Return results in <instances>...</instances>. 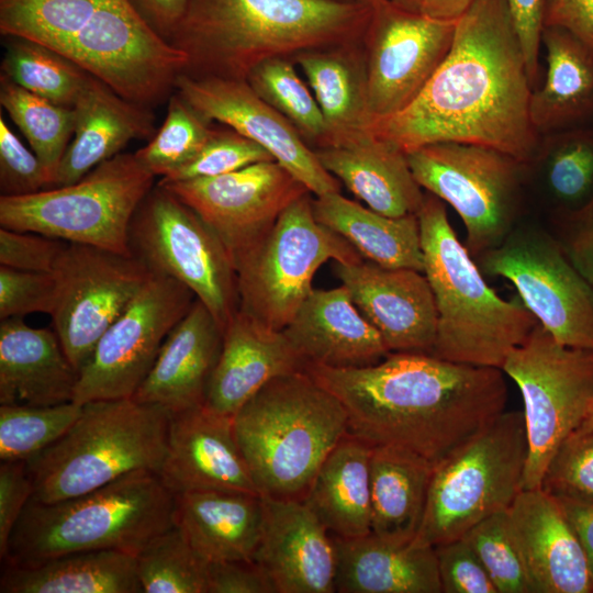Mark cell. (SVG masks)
Instances as JSON below:
<instances>
[{
    "label": "cell",
    "mask_w": 593,
    "mask_h": 593,
    "mask_svg": "<svg viewBox=\"0 0 593 593\" xmlns=\"http://www.w3.org/2000/svg\"><path fill=\"white\" fill-rule=\"evenodd\" d=\"M195 299L181 282L153 273L97 343L79 371L72 402L133 398Z\"/></svg>",
    "instance_id": "obj_15"
},
{
    "label": "cell",
    "mask_w": 593,
    "mask_h": 593,
    "mask_svg": "<svg viewBox=\"0 0 593 593\" xmlns=\"http://www.w3.org/2000/svg\"><path fill=\"white\" fill-rule=\"evenodd\" d=\"M528 439L523 412H503L437 463L413 542L438 546L507 511L523 490Z\"/></svg>",
    "instance_id": "obj_9"
},
{
    "label": "cell",
    "mask_w": 593,
    "mask_h": 593,
    "mask_svg": "<svg viewBox=\"0 0 593 593\" xmlns=\"http://www.w3.org/2000/svg\"><path fill=\"white\" fill-rule=\"evenodd\" d=\"M237 443L261 496L302 500L348 433L340 401L306 371L278 377L234 415Z\"/></svg>",
    "instance_id": "obj_7"
},
{
    "label": "cell",
    "mask_w": 593,
    "mask_h": 593,
    "mask_svg": "<svg viewBox=\"0 0 593 593\" xmlns=\"http://www.w3.org/2000/svg\"><path fill=\"white\" fill-rule=\"evenodd\" d=\"M275 160L260 145L232 128H214L199 152L166 178L167 181L211 178L249 165Z\"/></svg>",
    "instance_id": "obj_47"
},
{
    "label": "cell",
    "mask_w": 593,
    "mask_h": 593,
    "mask_svg": "<svg viewBox=\"0 0 593 593\" xmlns=\"http://www.w3.org/2000/svg\"><path fill=\"white\" fill-rule=\"evenodd\" d=\"M305 371L340 401L349 434L434 466L503 413L508 396L502 369L428 354L389 353L361 368L307 363Z\"/></svg>",
    "instance_id": "obj_2"
},
{
    "label": "cell",
    "mask_w": 593,
    "mask_h": 593,
    "mask_svg": "<svg viewBox=\"0 0 593 593\" xmlns=\"http://www.w3.org/2000/svg\"><path fill=\"white\" fill-rule=\"evenodd\" d=\"M127 1L148 29L167 43H169L189 3V0Z\"/></svg>",
    "instance_id": "obj_58"
},
{
    "label": "cell",
    "mask_w": 593,
    "mask_h": 593,
    "mask_svg": "<svg viewBox=\"0 0 593 593\" xmlns=\"http://www.w3.org/2000/svg\"><path fill=\"white\" fill-rule=\"evenodd\" d=\"M548 25L563 27L593 46V0H548Z\"/></svg>",
    "instance_id": "obj_57"
},
{
    "label": "cell",
    "mask_w": 593,
    "mask_h": 593,
    "mask_svg": "<svg viewBox=\"0 0 593 593\" xmlns=\"http://www.w3.org/2000/svg\"><path fill=\"white\" fill-rule=\"evenodd\" d=\"M405 154L422 189L459 214L471 255H482L507 237L522 163L497 149L460 142L432 143Z\"/></svg>",
    "instance_id": "obj_14"
},
{
    "label": "cell",
    "mask_w": 593,
    "mask_h": 593,
    "mask_svg": "<svg viewBox=\"0 0 593 593\" xmlns=\"http://www.w3.org/2000/svg\"><path fill=\"white\" fill-rule=\"evenodd\" d=\"M455 26L391 0L371 5L362 47L373 120L398 113L418 96L447 56Z\"/></svg>",
    "instance_id": "obj_18"
},
{
    "label": "cell",
    "mask_w": 593,
    "mask_h": 593,
    "mask_svg": "<svg viewBox=\"0 0 593 593\" xmlns=\"http://www.w3.org/2000/svg\"><path fill=\"white\" fill-rule=\"evenodd\" d=\"M482 267L510 280L523 304L560 344L593 350V293L560 243L513 233L482 254Z\"/></svg>",
    "instance_id": "obj_17"
},
{
    "label": "cell",
    "mask_w": 593,
    "mask_h": 593,
    "mask_svg": "<svg viewBox=\"0 0 593 593\" xmlns=\"http://www.w3.org/2000/svg\"><path fill=\"white\" fill-rule=\"evenodd\" d=\"M34 493L26 461L0 465V557H7L11 533Z\"/></svg>",
    "instance_id": "obj_53"
},
{
    "label": "cell",
    "mask_w": 593,
    "mask_h": 593,
    "mask_svg": "<svg viewBox=\"0 0 593 593\" xmlns=\"http://www.w3.org/2000/svg\"><path fill=\"white\" fill-rule=\"evenodd\" d=\"M175 91L206 121L219 122L264 147L314 195L340 192L296 128L246 80L180 74Z\"/></svg>",
    "instance_id": "obj_20"
},
{
    "label": "cell",
    "mask_w": 593,
    "mask_h": 593,
    "mask_svg": "<svg viewBox=\"0 0 593 593\" xmlns=\"http://www.w3.org/2000/svg\"><path fill=\"white\" fill-rule=\"evenodd\" d=\"M158 475L175 495L203 490L259 494L237 443L233 416L204 404L170 413Z\"/></svg>",
    "instance_id": "obj_22"
},
{
    "label": "cell",
    "mask_w": 593,
    "mask_h": 593,
    "mask_svg": "<svg viewBox=\"0 0 593 593\" xmlns=\"http://www.w3.org/2000/svg\"><path fill=\"white\" fill-rule=\"evenodd\" d=\"M579 427H593V400L585 415V418L583 419V422L581 423Z\"/></svg>",
    "instance_id": "obj_62"
},
{
    "label": "cell",
    "mask_w": 593,
    "mask_h": 593,
    "mask_svg": "<svg viewBox=\"0 0 593 593\" xmlns=\"http://www.w3.org/2000/svg\"><path fill=\"white\" fill-rule=\"evenodd\" d=\"M1 593H141L136 556L112 549L76 551L35 564L4 563Z\"/></svg>",
    "instance_id": "obj_36"
},
{
    "label": "cell",
    "mask_w": 593,
    "mask_h": 593,
    "mask_svg": "<svg viewBox=\"0 0 593 593\" xmlns=\"http://www.w3.org/2000/svg\"><path fill=\"white\" fill-rule=\"evenodd\" d=\"M507 519L534 593L593 592L583 549L555 495L522 490Z\"/></svg>",
    "instance_id": "obj_24"
},
{
    "label": "cell",
    "mask_w": 593,
    "mask_h": 593,
    "mask_svg": "<svg viewBox=\"0 0 593 593\" xmlns=\"http://www.w3.org/2000/svg\"><path fill=\"white\" fill-rule=\"evenodd\" d=\"M524 54L532 86L538 72V55L548 0H505Z\"/></svg>",
    "instance_id": "obj_56"
},
{
    "label": "cell",
    "mask_w": 593,
    "mask_h": 593,
    "mask_svg": "<svg viewBox=\"0 0 593 593\" xmlns=\"http://www.w3.org/2000/svg\"><path fill=\"white\" fill-rule=\"evenodd\" d=\"M136 563L143 592L208 593V562L176 524L152 539L136 556Z\"/></svg>",
    "instance_id": "obj_42"
},
{
    "label": "cell",
    "mask_w": 593,
    "mask_h": 593,
    "mask_svg": "<svg viewBox=\"0 0 593 593\" xmlns=\"http://www.w3.org/2000/svg\"><path fill=\"white\" fill-rule=\"evenodd\" d=\"M463 537L484 566L497 593H534L511 534L507 511L484 518Z\"/></svg>",
    "instance_id": "obj_46"
},
{
    "label": "cell",
    "mask_w": 593,
    "mask_h": 593,
    "mask_svg": "<svg viewBox=\"0 0 593 593\" xmlns=\"http://www.w3.org/2000/svg\"><path fill=\"white\" fill-rule=\"evenodd\" d=\"M556 497L575 532L593 579V501L569 496Z\"/></svg>",
    "instance_id": "obj_59"
},
{
    "label": "cell",
    "mask_w": 593,
    "mask_h": 593,
    "mask_svg": "<svg viewBox=\"0 0 593 593\" xmlns=\"http://www.w3.org/2000/svg\"><path fill=\"white\" fill-rule=\"evenodd\" d=\"M289 57H276L257 65L246 81L269 105L284 116L314 148L325 146L327 127L318 103Z\"/></svg>",
    "instance_id": "obj_41"
},
{
    "label": "cell",
    "mask_w": 593,
    "mask_h": 593,
    "mask_svg": "<svg viewBox=\"0 0 593 593\" xmlns=\"http://www.w3.org/2000/svg\"><path fill=\"white\" fill-rule=\"evenodd\" d=\"M546 75L532 91L530 119L536 131L561 132L593 123V46L572 32L545 26Z\"/></svg>",
    "instance_id": "obj_34"
},
{
    "label": "cell",
    "mask_w": 593,
    "mask_h": 593,
    "mask_svg": "<svg viewBox=\"0 0 593 593\" xmlns=\"http://www.w3.org/2000/svg\"><path fill=\"white\" fill-rule=\"evenodd\" d=\"M72 112V137L51 188L77 182L121 154L131 141H149L156 132L150 108L125 99L93 75L88 76Z\"/></svg>",
    "instance_id": "obj_26"
},
{
    "label": "cell",
    "mask_w": 593,
    "mask_h": 593,
    "mask_svg": "<svg viewBox=\"0 0 593 593\" xmlns=\"http://www.w3.org/2000/svg\"><path fill=\"white\" fill-rule=\"evenodd\" d=\"M306 365L282 331L272 329L238 310L223 332L204 405L233 416L268 382L305 371Z\"/></svg>",
    "instance_id": "obj_25"
},
{
    "label": "cell",
    "mask_w": 593,
    "mask_h": 593,
    "mask_svg": "<svg viewBox=\"0 0 593 593\" xmlns=\"http://www.w3.org/2000/svg\"><path fill=\"white\" fill-rule=\"evenodd\" d=\"M155 177L135 153H121L75 183L1 195L0 225L132 255L130 225Z\"/></svg>",
    "instance_id": "obj_10"
},
{
    "label": "cell",
    "mask_w": 593,
    "mask_h": 593,
    "mask_svg": "<svg viewBox=\"0 0 593 593\" xmlns=\"http://www.w3.org/2000/svg\"><path fill=\"white\" fill-rule=\"evenodd\" d=\"M222 342V328L206 306L195 299L166 337L133 399L163 406L170 413L203 405Z\"/></svg>",
    "instance_id": "obj_28"
},
{
    "label": "cell",
    "mask_w": 593,
    "mask_h": 593,
    "mask_svg": "<svg viewBox=\"0 0 593 593\" xmlns=\"http://www.w3.org/2000/svg\"><path fill=\"white\" fill-rule=\"evenodd\" d=\"M475 0H422L419 12L445 21H457Z\"/></svg>",
    "instance_id": "obj_60"
},
{
    "label": "cell",
    "mask_w": 593,
    "mask_h": 593,
    "mask_svg": "<svg viewBox=\"0 0 593 593\" xmlns=\"http://www.w3.org/2000/svg\"><path fill=\"white\" fill-rule=\"evenodd\" d=\"M532 83L505 0H475L456 21L450 49L418 96L372 131L407 153L438 142L497 149L519 163L537 145Z\"/></svg>",
    "instance_id": "obj_1"
},
{
    "label": "cell",
    "mask_w": 593,
    "mask_h": 593,
    "mask_svg": "<svg viewBox=\"0 0 593 593\" xmlns=\"http://www.w3.org/2000/svg\"><path fill=\"white\" fill-rule=\"evenodd\" d=\"M435 466L392 446H373L370 458L371 533L412 542L423 521Z\"/></svg>",
    "instance_id": "obj_37"
},
{
    "label": "cell",
    "mask_w": 593,
    "mask_h": 593,
    "mask_svg": "<svg viewBox=\"0 0 593 593\" xmlns=\"http://www.w3.org/2000/svg\"><path fill=\"white\" fill-rule=\"evenodd\" d=\"M424 270L437 310L433 356L502 368L536 326L522 300L507 301L483 279L452 230L444 201L425 194L417 212Z\"/></svg>",
    "instance_id": "obj_5"
},
{
    "label": "cell",
    "mask_w": 593,
    "mask_h": 593,
    "mask_svg": "<svg viewBox=\"0 0 593 593\" xmlns=\"http://www.w3.org/2000/svg\"><path fill=\"white\" fill-rule=\"evenodd\" d=\"M336 1L348 2V3H363V4L372 5L382 0H336Z\"/></svg>",
    "instance_id": "obj_63"
},
{
    "label": "cell",
    "mask_w": 593,
    "mask_h": 593,
    "mask_svg": "<svg viewBox=\"0 0 593 593\" xmlns=\"http://www.w3.org/2000/svg\"><path fill=\"white\" fill-rule=\"evenodd\" d=\"M541 489L556 496L593 501V427H578L561 444Z\"/></svg>",
    "instance_id": "obj_48"
},
{
    "label": "cell",
    "mask_w": 593,
    "mask_h": 593,
    "mask_svg": "<svg viewBox=\"0 0 593 593\" xmlns=\"http://www.w3.org/2000/svg\"><path fill=\"white\" fill-rule=\"evenodd\" d=\"M282 332L307 363L361 368L390 353L343 284L313 289Z\"/></svg>",
    "instance_id": "obj_27"
},
{
    "label": "cell",
    "mask_w": 593,
    "mask_h": 593,
    "mask_svg": "<svg viewBox=\"0 0 593 593\" xmlns=\"http://www.w3.org/2000/svg\"><path fill=\"white\" fill-rule=\"evenodd\" d=\"M372 446L347 433L316 471L302 501L336 537L371 533Z\"/></svg>",
    "instance_id": "obj_35"
},
{
    "label": "cell",
    "mask_w": 593,
    "mask_h": 593,
    "mask_svg": "<svg viewBox=\"0 0 593 593\" xmlns=\"http://www.w3.org/2000/svg\"><path fill=\"white\" fill-rule=\"evenodd\" d=\"M208 593H277L265 570L254 560L208 563Z\"/></svg>",
    "instance_id": "obj_55"
},
{
    "label": "cell",
    "mask_w": 593,
    "mask_h": 593,
    "mask_svg": "<svg viewBox=\"0 0 593 593\" xmlns=\"http://www.w3.org/2000/svg\"><path fill=\"white\" fill-rule=\"evenodd\" d=\"M313 150L321 165L373 211L392 217L419 211L425 193L405 152L373 131L342 146Z\"/></svg>",
    "instance_id": "obj_30"
},
{
    "label": "cell",
    "mask_w": 593,
    "mask_h": 593,
    "mask_svg": "<svg viewBox=\"0 0 593 593\" xmlns=\"http://www.w3.org/2000/svg\"><path fill=\"white\" fill-rule=\"evenodd\" d=\"M82 405H0V459L27 461L60 438L77 421Z\"/></svg>",
    "instance_id": "obj_43"
},
{
    "label": "cell",
    "mask_w": 593,
    "mask_h": 593,
    "mask_svg": "<svg viewBox=\"0 0 593 593\" xmlns=\"http://www.w3.org/2000/svg\"><path fill=\"white\" fill-rule=\"evenodd\" d=\"M213 131L211 122L174 91L164 123L135 155L156 177L166 178L189 161Z\"/></svg>",
    "instance_id": "obj_44"
},
{
    "label": "cell",
    "mask_w": 593,
    "mask_h": 593,
    "mask_svg": "<svg viewBox=\"0 0 593 593\" xmlns=\"http://www.w3.org/2000/svg\"><path fill=\"white\" fill-rule=\"evenodd\" d=\"M501 369L524 401L528 456L523 490L541 488L550 461L593 400V350L564 346L537 323Z\"/></svg>",
    "instance_id": "obj_13"
},
{
    "label": "cell",
    "mask_w": 593,
    "mask_h": 593,
    "mask_svg": "<svg viewBox=\"0 0 593 593\" xmlns=\"http://www.w3.org/2000/svg\"><path fill=\"white\" fill-rule=\"evenodd\" d=\"M176 496L150 470L127 473L54 503L33 499L14 526L3 563L35 564L61 555L112 549L137 556L172 527Z\"/></svg>",
    "instance_id": "obj_6"
},
{
    "label": "cell",
    "mask_w": 593,
    "mask_h": 593,
    "mask_svg": "<svg viewBox=\"0 0 593 593\" xmlns=\"http://www.w3.org/2000/svg\"><path fill=\"white\" fill-rule=\"evenodd\" d=\"M68 242L34 232L0 227V265L18 270L51 272Z\"/></svg>",
    "instance_id": "obj_52"
},
{
    "label": "cell",
    "mask_w": 593,
    "mask_h": 593,
    "mask_svg": "<svg viewBox=\"0 0 593 593\" xmlns=\"http://www.w3.org/2000/svg\"><path fill=\"white\" fill-rule=\"evenodd\" d=\"M558 133L548 155L547 181L566 211H572L593 197V125Z\"/></svg>",
    "instance_id": "obj_45"
},
{
    "label": "cell",
    "mask_w": 593,
    "mask_h": 593,
    "mask_svg": "<svg viewBox=\"0 0 593 593\" xmlns=\"http://www.w3.org/2000/svg\"><path fill=\"white\" fill-rule=\"evenodd\" d=\"M158 182L212 228L232 259L267 233L292 202L310 192L276 160L217 177Z\"/></svg>",
    "instance_id": "obj_19"
},
{
    "label": "cell",
    "mask_w": 593,
    "mask_h": 593,
    "mask_svg": "<svg viewBox=\"0 0 593 593\" xmlns=\"http://www.w3.org/2000/svg\"><path fill=\"white\" fill-rule=\"evenodd\" d=\"M434 548L443 593H497L484 566L463 536Z\"/></svg>",
    "instance_id": "obj_51"
},
{
    "label": "cell",
    "mask_w": 593,
    "mask_h": 593,
    "mask_svg": "<svg viewBox=\"0 0 593 593\" xmlns=\"http://www.w3.org/2000/svg\"><path fill=\"white\" fill-rule=\"evenodd\" d=\"M333 270L390 353L433 354L437 310L423 272L387 268L366 259L334 261Z\"/></svg>",
    "instance_id": "obj_21"
},
{
    "label": "cell",
    "mask_w": 593,
    "mask_h": 593,
    "mask_svg": "<svg viewBox=\"0 0 593 593\" xmlns=\"http://www.w3.org/2000/svg\"><path fill=\"white\" fill-rule=\"evenodd\" d=\"M0 33L42 43L152 109L169 99L187 66L127 0H0Z\"/></svg>",
    "instance_id": "obj_3"
},
{
    "label": "cell",
    "mask_w": 593,
    "mask_h": 593,
    "mask_svg": "<svg viewBox=\"0 0 593 593\" xmlns=\"http://www.w3.org/2000/svg\"><path fill=\"white\" fill-rule=\"evenodd\" d=\"M292 59L324 116L327 139L323 147L345 145L372 131L362 42L305 51Z\"/></svg>",
    "instance_id": "obj_33"
},
{
    "label": "cell",
    "mask_w": 593,
    "mask_h": 593,
    "mask_svg": "<svg viewBox=\"0 0 593 593\" xmlns=\"http://www.w3.org/2000/svg\"><path fill=\"white\" fill-rule=\"evenodd\" d=\"M0 103L23 133L53 186L74 132L72 108L54 103L0 76Z\"/></svg>",
    "instance_id": "obj_40"
},
{
    "label": "cell",
    "mask_w": 593,
    "mask_h": 593,
    "mask_svg": "<svg viewBox=\"0 0 593 593\" xmlns=\"http://www.w3.org/2000/svg\"><path fill=\"white\" fill-rule=\"evenodd\" d=\"M370 14L336 0H189L169 44L182 74L246 80L267 59L362 42Z\"/></svg>",
    "instance_id": "obj_4"
},
{
    "label": "cell",
    "mask_w": 593,
    "mask_h": 593,
    "mask_svg": "<svg viewBox=\"0 0 593 593\" xmlns=\"http://www.w3.org/2000/svg\"><path fill=\"white\" fill-rule=\"evenodd\" d=\"M340 593H443L435 548L398 544L372 533L333 536Z\"/></svg>",
    "instance_id": "obj_31"
},
{
    "label": "cell",
    "mask_w": 593,
    "mask_h": 593,
    "mask_svg": "<svg viewBox=\"0 0 593 593\" xmlns=\"http://www.w3.org/2000/svg\"><path fill=\"white\" fill-rule=\"evenodd\" d=\"M560 245L593 293V197L581 208L566 211Z\"/></svg>",
    "instance_id": "obj_54"
},
{
    "label": "cell",
    "mask_w": 593,
    "mask_h": 593,
    "mask_svg": "<svg viewBox=\"0 0 593 593\" xmlns=\"http://www.w3.org/2000/svg\"><path fill=\"white\" fill-rule=\"evenodd\" d=\"M128 244L152 273L188 287L224 332L239 309L235 266L223 242L189 205L157 182L133 215Z\"/></svg>",
    "instance_id": "obj_12"
},
{
    "label": "cell",
    "mask_w": 593,
    "mask_h": 593,
    "mask_svg": "<svg viewBox=\"0 0 593 593\" xmlns=\"http://www.w3.org/2000/svg\"><path fill=\"white\" fill-rule=\"evenodd\" d=\"M51 177L33 150H30L0 116V191L20 197L51 188Z\"/></svg>",
    "instance_id": "obj_50"
},
{
    "label": "cell",
    "mask_w": 593,
    "mask_h": 593,
    "mask_svg": "<svg viewBox=\"0 0 593 593\" xmlns=\"http://www.w3.org/2000/svg\"><path fill=\"white\" fill-rule=\"evenodd\" d=\"M79 372L48 328L12 317L0 323V404L72 402Z\"/></svg>",
    "instance_id": "obj_29"
},
{
    "label": "cell",
    "mask_w": 593,
    "mask_h": 593,
    "mask_svg": "<svg viewBox=\"0 0 593 593\" xmlns=\"http://www.w3.org/2000/svg\"><path fill=\"white\" fill-rule=\"evenodd\" d=\"M398 7L413 12H419L422 0H391Z\"/></svg>",
    "instance_id": "obj_61"
},
{
    "label": "cell",
    "mask_w": 593,
    "mask_h": 593,
    "mask_svg": "<svg viewBox=\"0 0 593 593\" xmlns=\"http://www.w3.org/2000/svg\"><path fill=\"white\" fill-rule=\"evenodd\" d=\"M312 208L316 221L346 239L363 259L423 272L417 214L387 216L340 192L315 195Z\"/></svg>",
    "instance_id": "obj_38"
},
{
    "label": "cell",
    "mask_w": 593,
    "mask_h": 593,
    "mask_svg": "<svg viewBox=\"0 0 593 593\" xmlns=\"http://www.w3.org/2000/svg\"><path fill=\"white\" fill-rule=\"evenodd\" d=\"M4 38L1 74L36 96L72 108L90 74L42 43L16 36Z\"/></svg>",
    "instance_id": "obj_39"
},
{
    "label": "cell",
    "mask_w": 593,
    "mask_h": 593,
    "mask_svg": "<svg viewBox=\"0 0 593 593\" xmlns=\"http://www.w3.org/2000/svg\"><path fill=\"white\" fill-rule=\"evenodd\" d=\"M261 497L262 527L253 560L277 593L336 592L333 535L302 500Z\"/></svg>",
    "instance_id": "obj_23"
},
{
    "label": "cell",
    "mask_w": 593,
    "mask_h": 593,
    "mask_svg": "<svg viewBox=\"0 0 593 593\" xmlns=\"http://www.w3.org/2000/svg\"><path fill=\"white\" fill-rule=\"evenodd\" d=\"M312 193L292 202L272 227L233 257L239 309L282 331L313 291L317 269L328 260H363L342 236L316 221Z\"/></svg>",
    "instance_id": "obj_11"
},
{
    "label": "cell",
    "mask_w": 593,
    "mask_h": 593,
    "mask_svg": "<svg viewBox=\"0 0 593 593\" xmlns=\"http://www.w3.org/2000/svg\"><path fill=\"white\" fill-rule=\"evenodd\" d=\"M56 279L51 272L0 266V318H23L32 313L52 314Z\"/></svg>",
    "instance_id": "obj_49"
},
{
    "label": "cell",
    "mask_w": 593,
    "mask_h": 593,
    "mask_svg": "<svg viewBox=\"0 0 593 593\" xmlns=\"http://www.w3.org/2000/svg\"><path fill=\"white\" fill-rule=\"evenodd\" d=\"M170 412L133 398L82 404L71 427L26 461L32 499L54 503L101 488L134 471L158 474Z\"/></svg>",
    "instance_id": "obj_8"
},
{
    "label": "cell",
    "mask_w": 593,
    "mask_h": 593,
    "mask_svg": "<svg viewBox=\"0 0 593 593\" xmlns=\"http://www.w3.org/2000/svg\"><path fill=\"white\" fill-rule=\"evenodd\" d=\"M53 275V327L79 372L110 325L139 293L150 270L132 255L68 243Z\"/></svg>",
    "instance_id": "obj_16"
},
{
    "label": "cell",
    "mask_w": 593,
    "mask_h": 593,
    "mask_svg": "<svg viewBox=\"0 0 593 593\" xmlns=\"http://www.w3.org/2000/svg\"><path fill=\"white\" fill-rule=\"evenodd\" d=\"M175 496L176 525L202 560H253L262 527L261 495L203 490Z\"/></svg>",
    "instance_id": "obj_32"
}]
</instances>
